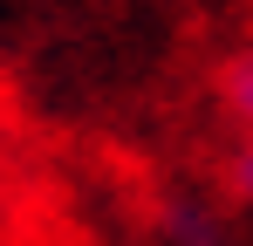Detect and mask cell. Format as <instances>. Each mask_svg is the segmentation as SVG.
<instances>
[{
	"label": "cell",
	"instance_id": "cell-1",
	"mask_svg": "<svg viewBox=\"0 0 253 246\" xmlns=\"http://www.w3.org/2000/svg\"><path fill=\"white\" fill-rule=\"evenodd\" d=\"M212 89H219V117L233 123L240 151H253V41H240V48H233V55L219 62Z\"/></svg>",
	"mask_w": 253,
	"mask_h": 246
},
{
	"label": "cell",
	"instance_id": "cell-2",
	"mask_svg": "<svg viewBox=\"0 0 253 246\" xmlns=\"http://www.w3.org/2000/svg\"><path fill=\"white\" fill-rule=\"evenodd\" d=\"M233 178H240V192L253 199V151H233Z\"/></svg>",
	"mask_w": 253,
	"mask_h": 246
}]
</instances>
